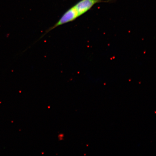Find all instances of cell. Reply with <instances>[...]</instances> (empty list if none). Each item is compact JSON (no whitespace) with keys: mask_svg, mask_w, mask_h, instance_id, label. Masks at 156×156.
Returning a JSON list of instances; mask_svg holds the SVG:
<instances>
[{"mask_svg":"<svg viewBox=\"0 0 156 156\" xmlns=\"http://www.w3.org/2000/svg\"><path fill=\"white\" fill-rule=\"evenodd\" d=\"M103 2L102 0H81L73 7L80 17L89 11L96 4Z\"/></svg>","mask_w":156,"mask_h":156,"instance_id":"7a4b0ae2","label":"cell"},{"mask_svg":"<svg viewBox=\"0 0 156 156\" xmlns=\"http://www.w3.org/2000/svg\"><path fill=\"white\" fill-rule=\"evenodd\" d=\"M79 17L77 11L75 8L74 7H72L64 13L55 24L48 29L47 32L56 28V27L60 26V25L72 22V21L75 20Z\"/></svg>","mask_w":156,"mask_h":156,"instance_id":"6da1fadb","label":"cell"}]
</instances>
